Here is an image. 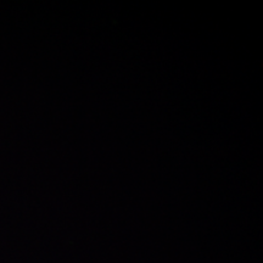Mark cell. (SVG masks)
I'll use <instances>...</instances> for the list:
<instances>
[]
</instances>
